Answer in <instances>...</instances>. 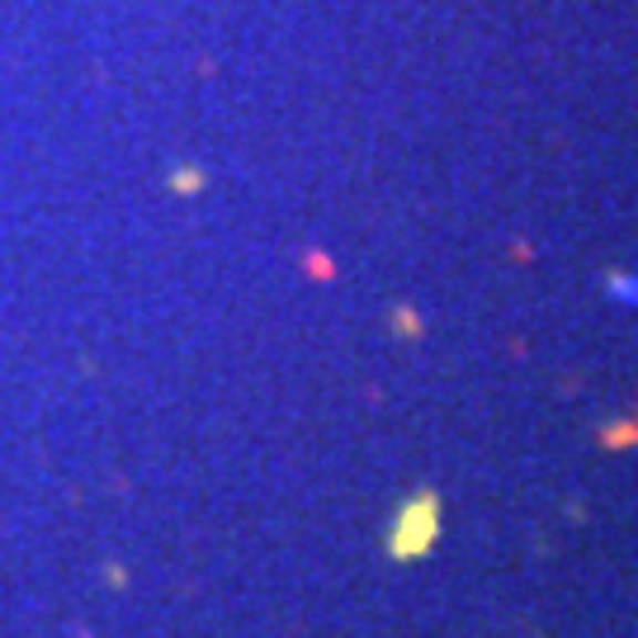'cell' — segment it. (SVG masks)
<instances>
[{"label": "cell", "instance_id": "1", "mask_svg": "<svg viewBox=\"0 0 638 638\" xmlns=\"http://www.w3.org/2000/svg\"><path fill=\"white\" fill-rule=\"evenodd\" d=\"M431 539H435V502L431 496H416V502L402 506L393 535H388V548H393L398 558H416L431 548Z\"/></svg>", "mask_w": 638, "mask_h": 638}]
</instances>
